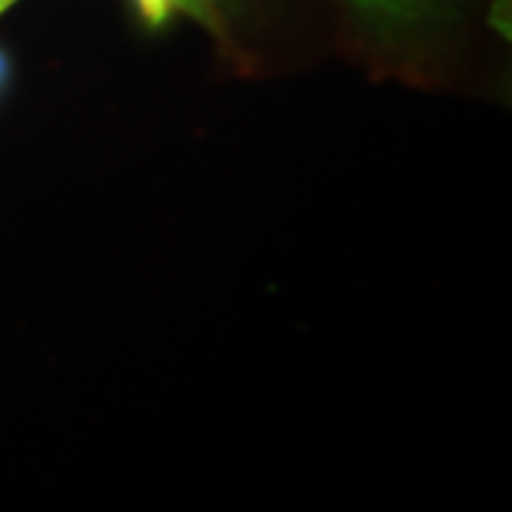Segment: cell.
Here are the masks:
<instances>
[{
    "label": "cell",
    "instance_id": "1",
    "mask_svg": "<svg viewBox=\"0 0 512 512\" xmlns=\"http://www.w3.org/2000/svg\"><path fill=\"white\" fill-rule=\"evenodd\" d=\"M136 3L147 19V24H152V27L162 24L174 10H188L200 19H209L211 12V8H207L202 0H136Z\"/></svg>",
    "mask_w": 512,
    "mask_h": 512
},
{
    "label": "cell",
    "instance_id": "2",
    "mask_svg": "<svg viewBox=\"0 0 512 512\" xmlns=\"http://www.w3.org/2000/svg\"><path fill=\"white\" fill-rule=\"evenodd\" d=\"M361 8L375 10V12H387V15H394V12H408L413 5L422 3V0H356Z\"/></svg>",
    "mask_w": 512,
    "mask_h": 512
},
{
    "label": "cell",
    "instance_id": "3",
    "mask_svg": "<svg viewBox=\"0 0 512 512\" xmlns=\"http://www.w3.org/2000/svg\"><path fill=\"white\" fill-rule=\"evenodd\" d=\"M5 74H8V62H5V55L0 53V83L5 81Z\"/></svg>",
    "mask_w": 512,
    "mask_h": 512
},
{
    "label": "cell",
    "instance_id": "4",
    "mask_svg": "<svg viewBox=\"0 0 512 512\" xmlns=\"http://www.w3.org/2000/svg\"><path fill=\"white\" fill-rule=\"evenodd\" d=\"M17 0H0V12H5L10 8V5H15Z\"/></svg>",
    "mask_w": 512,
    "mask_h": 512
},
{
    "label": "cell",
    "instance_id": "5",
    "mask_svg": "<svg viewBox=\"0 0 512 512\" xmlns=\"http://www.w3.org/2000/svg\"><path fill=\"white\" fill-rule=\"evenodd\" d=\"M204 5H207V8H214V3H219V0H202Z\"/></svg>",
    "mask_w": 512,
    "mask_h": 512
}]
</instances>
